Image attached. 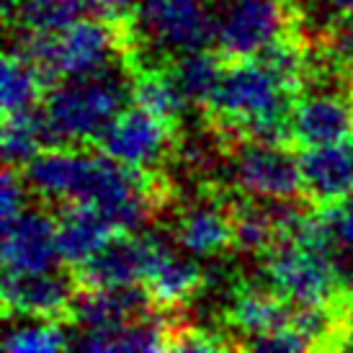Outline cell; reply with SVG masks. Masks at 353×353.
I'll return each mask as SVG.
<instances>
[{
  "mask_svg": "<svg viewBox=\"0 0 353 353\" xmlns=\"http://www.w3.org/2000/svg\"><path fill=\"white\" fill-rule=\"evenodd\" d=\"M85 8V0H21L8 29L16 26L19 34H59L83 19Z\"/></svg>",
  "mask_w": 353,
  "mask_h": 353,
  "instance_id": "cell-22",
  "label": "cell"
},
{
  "mask_svg": "<svg viewBox=\"0 0 353 353\" xmlns=\"http://www.w3.org/2000/svg\"><path fill=\"white\" fill-rule=\"evenodd\" d=\"M152 235L121 232L111 243L101 248L88 261L72 265L70 271L83 289H119V286H139L148 271L152 255Z\"/></svg>",
  "mask_w": 353,
  "mask_h": 353,
  "instance_id": "cell-9",
  "label": "cell"
},
{
  "mask_svg": "<svg viewBox=\"0 0 353 353\" xmlns=\"http://www.w3.org/2000/svg\"><path fill=\"white\" fill-rule=\"evenodd\" d=\"M26 181H23V173L19 168L6 165L3 168V199H0V212H3V225H8L13 216H19L26 206Z\"/></svg>",
  "mask_w": 353,
  "mask_h": 353,
  "instance_id": "cell-24",
  "label": "cell"
},
{
  "mask_svg": "<svg viewBox=\"0 0 353 353\" xmlns=\"http://www.w3.org/2000/svg\"><path fill=\"white\" fill-rule=\"evenodd\" d=\"M232 178L237 188L265 201H307L299 155L289 145L237 142Z\"/></svg>",
  "mask_w": 353,
  "mask_h": 353,
  "instance_id": "cell-6",
  "label": "cell"
},
{
  "mask_svg": "<svg viewBox=\"0 0 353 353\" xmlns=\"http://www.w3.org/2000/svg\"><path fill=\"white\" fill-rule=\"evenodd\" d=\"M47 148H50V137H47L41 111L34 108V111L3 117V160H6V165L21 170Z\"/></svg>",
  "mask_w": 353,
  "mask_h": 353,
  "instance_id": "cell-21",
  "label": "cell"
},
{
  "mask_svg": "<svg viewBox=\"0 0 353 353\" xmlns=\"http://www.w3.org/2000/svg\"><path fill=\"white\" fill-rule=\"evenodd\" d=\"M333 225H335V240L343 248L353 250V196L333 209Z\"/></svg>",
  "mask_w": 353,
  "mask_h": 353,
  "instance_id": "cell-25",
  "label": "cell"
},
{
  "mask_svg": "<svg viewBox=\"0 0 353 353\" xmlns=\"http://www.w3.org/2000/svg\"><path fill=\"white\" fill-rule=\"evenodd\" d=\"M296 90L258 57L227 59L212 103L204 108L222 142H292Z\"/></svg>",
  "mask_w": 353,
  "mask_h": 353,
  "instance_id": "cell-1",
  "label": "cell"
},
{
  "mask_svg": "<svg viewBox=\"0 0 353 353\" xmlns=\"http://www.w3.org/2000/svg\"><path fill=\"white\" fill-rule=\"evenodd\" d=\"M268 286L292 304H330L343 296L351 284L333 261V250L299 237H284L263 255Z\"/></svg>",
  "mask_w": 353,
  "mask_h": 353,
  "instance_id": "cell-3",
  "label": "cell"
},
{
  "mask_svg": "<svg viewBox=\"0 0 353 353\" xmlns=\"http://www.w3.org/2000/svg\"><path fill=\"white\" fill-rule=\"evenodd\" d=\"M176 240L191 255H219L235 245L232 227V204L225 201H204L188 206L176 225Z\"/></svg>",
  "mask_w": 353,
  "mask_h": 353,
  "instance_id": "cell-16",
  "label": "cell"
},
{
  "mask_svg": "<svg viewBox=\"0 0 353 353\" xmlns=\"http://www.w3.org/2000/svg\"><path fill=\"white\" fill-rule=\"evenodd\" d=\"M225 317L230 330H235L237 335L250 341L258 335H268L281 327H289L292 317H294V304L284 299L279 292H274L271 286L265 289V286L248 284L235 289ZM245 341H240V345Z\"/></svg>",
  "mask_w": 353,
  "mask_h": 353,
  "instance_id": "cell-13",
  "label": "cell"
},
{
  "mask_svg": "<svg viewBox=\"0 0 353 353\" xmlns=\"http://www.w3.org/2000/svg\"><path fill=\"white\" fill-rule=\"evenodd\" d=\"M170 341H173V325L145 314L139 320L124 325H114V327H99V330H83L75 348L83 351H170Z\"/></svg>",
  "mask_w": 353,
  "mask_h": 353,
  "instance_id": "cell-17",
  "label": "cell"
},
{
  "mask_svg": "<svg viewBox=\"0 0 353 353\" xmlns=\"http://www.w3.org/2000/svg\"><path fill=\"white\" fill-rule=\"evenodd\" d=\"M88 3L90 10H96L99 16L103 19H129L134 8H137V3L134 0H85Z\"/></svg>",
  "mask_w": 353,
  "mask_h": 353,
  "instance_id": "cell-26",
  "label": "cell"
},
{
  "mask_svg": "<svg viewBox=\"0 0 353 353\" xmlns=\"http://www.w3.org/2000/svg\"><path fill=\"white\" fill-rule=\"evenodd\" d=\"M132 29L137 54L148 41L173 59L214 44V13L209 0H139L132 13Z\"/></svg>",
  "mask_w": 353,
  "mask_h": 353,
  "instance_id": "cell-5",
  "label": "cell"
},
{
  "mask_svg": "<svg viewBox=\"0 0 353 353\" xmlns=\"http://www.w3.org/2000/svg\"><path fill=\"white\" fill-rule=\"evenodd\" d=\"M50 80L41 75V70L31 62L26 54L16 47H10L3 59V83H0V103H3V117L21 114V111H34L41 106V101L50 90Z\"/></svg>",
  "mask_w": 353,
  "mask_h": 353,
  "instance_id": "cell-20",
  "label": "cell"
},
{
  "mask_svg": "<svg viewBox=\"0 0 353 353\" xmlns=\"http://www.w3.org/2000/svg\"><path fill=\"white\" fill-rule=\"evenodd\" d=\"M201 284H204V274L194 261L181 258L160 237L152 240V255H150L142 286L155 310H173L186 304L201 289Z\"/></svg>",
  "mask_w": 353,
  "mask_h": 353,
  "instance_id": "cell-12",
  "label": "cell"
},
{
  "mask_svg": "<svg viewBox=\"0 0 353 353\" xmlns=\"http://www.w3.org/2000/svg\"><path fill=\"white\" fill-rule=\"evenodd\" d=\"M129 78H132V103L142 106L145 111L155 114V117L165 119L168 124L178 127V121L183 117V108L188 101L183 99L181 88L170 75L168 65H155V68H145L139 65H129Z\"/></svg>",
  "mask_w": 353,
  "mask_h": 353,
  "instance_id": "cell-19",
  "label": "cell"
},
{
  "mask_svg": "<svg viewBox=\"0 0 353 353\" xmlns=\"http://www.w3.org/2000/svg\"><path fill=\"white\" fill-rule=\"evenodd\" d=\"M80 286L72 271L59 274L54 268L37 274H3V312L6 317L41 320V323H72V307Z\"/></svg>",
  "mask_w": 353,
  "mask_h": 353,
  "instance_id": "cell-8",
  "label": "cell"
},
{
  "mask_svg": "<svg viewBox=\"0 0 353 353\" xmlns=\"http://www.w3.org/2000/svg\"><path fill=\"white\" fill-rule=\"evenodd\" d=\"M155 310L145 286H119V289H83L72 307V323L83 330L114 327L139 320Z\"/></svg>",
  "mask_w": 353,
  "mask_h": 353,
  "instance_id": "cell-15",
  "label": "cell"
},
{
  "mask_svg": "<svg viewBox=\"0 0 353 353\" xmlns=\"http://www.w3.org/2000/svg\"><path fill=\"white\" fill-rule=\"evenodd\" d=\"M214 50L225 59L261 54L281 37L299 31L296 0H212Z\"/></svg>",
  "mask_w": 353,
  "mask_h": 353,
  "instance_id": "cell-4",
  "label": "cell"
},
{
  "mask_svg": "<svg viewBox=\"0 0 353 353\" xmlns=\"http://www.w3.org/2000/svg\"><path fill=\"white\" fill-rule=\"evenodd\" d=\"M176 129L165 119L155 117L142 106H129L119 114L93 145L103 155L132 170L155 173L176 145Z\"/></svg>",
  "mask_w": 353,
  "mask_h": 353,
  "instance_id": "cell-7",
  "label": "cell"
},
{
  "mask_svg": "<svg viewBox=\"0 0 353 353\" xmlns=\"http://www.w3.org/2000/svg\"><path fill=\"white\" fill-rule=\"evenodd\" d=\"M127 96H132V78L124 80L111 68L52 85L39 108L50 148L96 145L103 129L127 108Z\"/></svg>",
  "mask_w": 353,
  "mask_h": 353,
  "instance_id": "cell-2",
  "label": "cell"
},
{
  "mask_svg": "<svg viewBox=\"0 0 353 353\" xmlns=\"http://www.w3.org/2000/svg\"><path fill=\"white\" fill-rule=\"evenodd\" d=\"M225 68L227 59L216 50H206V47L168 59V70L183 93V99L188 101V106L199 108H206L212 103L216 88L222 83Z\"/></svg>",
  "mask_w": 353,
  "mask_h": 353,
  "instance_id": "cell-18",
  "label": "cell"
},
{
  "mask_svg": "<svg viewBox=\"0 0 353 353\" xmlns=\"http://www.w3.org/2000/svg\"><path fill=\"white\" fill-rule=\"evenodd\" d=\"M345 348H353V296L348 302V312H345Z\"/></svg>",
  "mask_w": 353,
  "mask_h": 353,
  "instance_id": "cell-27",
  "label": "cell"
},
{
  "mask_svg": "<svg viewBox=\"0 0 353 353\" xmlns=\"http://www.w3.org/2000/svg\"><path fill=\"white\" fill-rule=\"evenodd\" d=\"M57 261V216L39 209H23L3 225V271L37 274L54 268Z\"/></svg>",
  "mask_w": 353,
  "mask_h": 353,
  "instance_id": "cell-10",
  "label": "cell"
},
{
  "mask_svg": "<svg viewBox=\"0 0 353 353\" xmlns=\"http://www.w3.org/2000/svg\"><path fill=\"white\" fill-rule=\"evenodd\" d=\"M3 348L10 353H54L68 348V335L59 323L31 320L29 325L13 327Z\"/></svg>",
  "mask_w": 353,
  "mask_h": 353,
  "instance_id": "cell-23",
  "label": "cell"
},
{
  "mask_svg": "<svg viewBox=\"0 0 353 353\" xmlns=\"http://www.w3.org/2000/svg\"><path fill=\"white\" fill-rule=\"evenodd\" d=\"M299 165L310 204L338 209L353 196V142L302 150Z\"/></svg>",
  "mask_w": 353,
  "mask_h": 353,
  "instance_id": "cell-11",
  "label": "cell"
},
{
  "mask_svg": "<svg viewBox=\"0 0 353 353\" xmlns=\"http://www.w3.org/2000/svg\"><path fill=\"white\" fill-rule=\"evenodd\" d=\"M59 261L68 268L88 261L101 248L121 235L103 212L88 204H62L57 214Z\"/></svg>",
  "mask_w": 353,
  "mask_h": 353,
  "instance_id": "cell-14",
  "label": "cell"
}]
</instances>
